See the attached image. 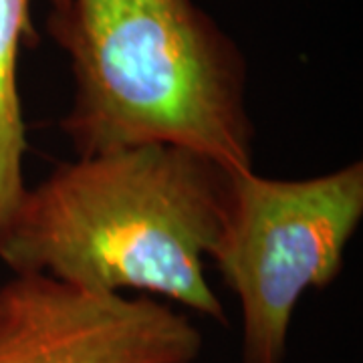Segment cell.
<instances>
[{"instance_id": "obj_1", "label": "cell", "mask_w": 363, "mask_h": 363, "mask_svg": "<svg viewBox=\"0 0 363 363\" xmlns=\"http://www.w3.org/2000/svg\"><path fill=\"white\" fill-rule=\"evenodd\" d=\"M233 172L172 143L75 156L26 186L0 236V262L93 291L162 298L226 325L206 260L220 238Z\"/></svg>"}, {"instance_id": "obj_2", "label": "cell", "mask_w": 363, "mask_h": 363, "mask_svg": "<svg viewBox=\"0 0 363 363\" xmlns=\"http://www.w3.org/2000/svg\"><path fill=\"white\" fill-rule=\"evenodd\" d=\"M45 30L69 59L75 156L172 143L255 169L247 57L194 0H61Z\"/></svg>"}, {"instance_id": "obj_3", "label": "cell", "mask_w": 363, "mask_h": 363, "mask_svg": "<svg viewBox=\"0 0 363 363\" xmlns=\"http://www.w3.org/2000/svg\"><path fill=\"white\" fill-rule=\"evenodd\" d=\"M362 220V160L301 180L234 169L210 260L240 307V363H285L298 301L341 277Z\"/></svg>"}, {"instance_id": "obj_4", "label": "cell", "mask_w": 363, "mask_h": 363, "mask_svg": "<svg viewBox=\"0 0 363 363\" xmlns=\"http://www.w3.org/2000/svg\"><path fill=\"white\" fill-rule=\"evenodd\" d=\"M202 347L192 317L162 298L40 272L0 283V363H196Z\"/></svg>"}, {"instance_id": "obj_5", "label": "cell", "mask_w": 363, "mask_h": 363, "mask_svg": "<svg viewBox=\"0 0 363 363\" xmlns=\"http://www.w3.org/2000/svg\"><path fill=\"white\" fill-rule=\"evenodd\" d=\"M61 0H49V6ZM33 0H0V202L25 188L26 123L18 89V59L35 40Z\"/></svg>"}]
</instances>
